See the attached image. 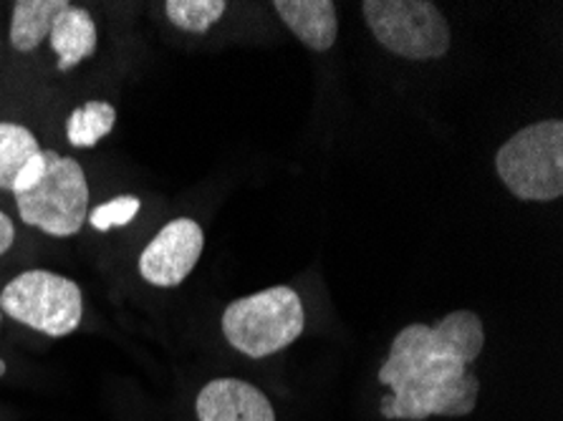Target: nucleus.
<instances>
[{
  "label": "nucleus",
  "mask_w": 563,
  "mask_h": 421,
  "mask_svg": "<svg viewBox=\"0 0 563 421\" xmlns=\"http://www.w3.org/2000/svg\"><path fill=\"white\" fill-rule=\"evenodd\" d=\"M225 11V0H167L165 3L167 21L187 33H208Z\"/></svg>",
  "instance_id": "4468645a"
},
{
  "label": "nucleus",
  "mask_w": 563,
  "mask_h": 421,
  "mask_svg": "<svg viewBox=\"0 0 563 421\" xmlns=\"http://www.w3.org/2000/svg\"><path fill=\"white\" fill-rule=\"evenodd\" d=\"M0 313L48 339H66L84 321L79 282L54 270H23L0 290Z\"/></svg>",
  "instance_id": "39448f33"
},
{
  "label": "nucleus",
  "mask_w": 563,
  "mask_h": 421,
  "mask_svg": "<svg viewBox=\"0 0 563 421\" xmlns=\"http://www.w3.org/2000/svg\"><path fill=\"white\" fill-rule=\"evenodd\" d=\"M0 318H3V313H0Z\"/></svg>",
  "instance_id": "6ab92c4d"
},
{
  "label": "nucleus",
  "mask_w": 563,
  "mask_h": 421,
  "mask_svg": "<svg viewBox=\"0 0 563 421\" xmlns=\"http://www.w3.org/2000/svg\"><path fill=\"white\" fill-rule=\"evenodd\" d=\"M3 376H5V361L0 358V379H3Z\"/></svg>",
  "instance_id": "a211bd4d"
},
{
  "label": "nucleus",
  "mask_w": 563,
  "mask_h": 421,
  "mask_svg": "<svg viewBox=\"0 0 563 421\" xmlns=\"http://www.w3.org/2000/svg\"><path fill=\"white\" fill-rule=\"evenodd\" d=\"M15 243V225L8 214L0 210V257H3L8 251H11Z\"/></svg>",
  "instance_id": "f3484780"
},
{
  "label": "nucleus",
  "mask_w": 563,
  "mask_h": 421,
  "mask_svg": "<svg viewBox=\"0 0 563 421\" xmlns=\"http://www.w3.org/2000/svg\"><path fill=\"white\" fill-rule=\"evenodd\" d=\"M198 421H276L271 401L261 389L241 379H212L195 401Z\"/></svg>",
  "instance_id": "6e6552de"
},
{
  "label": "nucleus",
  "mask_w": 563,
  "mask_h": 421,
  "mask_svg": "<svg viewBox=\"0 0 563 421\" xmlns=\"http://www.w3.org/2000/svg\"><path fill=\"white\" fill-rule=\"evenodd\" d=\"M25 225L51 237H74L89 218V179L74 157L44 149V175L31 190L13 195Z\"/></svg>",
  "instance_id": "20e7f679"
},
{
  "label": "nucleus",
  "mask_w": 563,
  "mask_h": 421,
  "mask_svg": "<svg viewBox=\"0 0 563 421\" xmlns=\"http://www.w3.org/2000/svg\"><path fill=\"white\" fill-rule=\"evenodd\" d=\"M51 51L56 54V68L62 74L74 71L76 66L87 62L99 48V29L87 8L68 5L56 15L48 33Z\"/></svg>",
  "instance_id": "1a4fd4ad"
},
{
  "label": "nucleus",
  "mask_w": 563,
  "mask_h": 421,
  "mask_svg": "<svg viewBox=\"0 0 563 421\" xmlns=\"http://www.w3.org/2000/svg\"><path fill=\"white\" fill-rule=\"evenodd\" d=\"M142 200L136 195H119L109 202H101L99 208L89 210L87 222L97 232H112L117 228L130 225V222L140 214Z\"/></svg>",
  "instance_id": "2eb2a0df"
},
{
  "label": "nucleus",
  "mask_w": 563,
  "mask_h": 421,
  "mask_svg": "<svg viewBox=\"0 0 563 421\" xmlns=\"http://www.w3.org/2000/svg\"><path fill=\"white\" fill-rule=\"evenodd\" d=\"M364 21L382 48L407 62H434L450 51V25L430 0H366Z\"/></svg>",
  "instance_id": "423d86ee"
},
{
  "label": "nucleus",
  "mask_w": 563,
  "mask_h": 421,
  "mask_svg": "<svg viewBox=\"0 0 563 421\" xmlns=\"http://www.w3.org/2000/svg\"><path fill=\"white\" fill-rule=\"evenodd\" d=\"M306 329L303 300L288 286L238 298L223 311L225 341L249 358H266L291 346Z\"/></svg>",
  "instance_id": "f03ea898"
},
{
  "label": "nucleus",
  "mask_w": 563,
  "mask_h": 421,
  "mask_svg": "<svg viewBox=\"0 0 563 421\" xmlns=\"http://www.w3.org/2000/svg\"><path fill=\"white\" fill-rule=\"evenodd\" d=\"M485 348V325L473 311H452L438 325L412 323L391 341L379 368L382 417L424 421L473 414L481 381L471 364Z\"/></svg>",
  "instance_id": "f257e3e1"
},
{
  "label": "nucleus",
  "mask_w": 563,
  "mask_h": 421,
  "mask_svg": "<svg viewBox=\"0 0 563 421\" xmlns=\"http://www.w3.org/2000/svg\"><path fill=\"white\" fill-rule=\"evenodd\" d=\"M117 109L109 101H87L66 119V140L76 149H93L114 132Z\"/></svg>",
  "instance_id": "f8f14e48"
},
{
  "label": "nucleus",
  "mask_w": 563,
  "mask_h": 421,
  "mask_svg": "<svg viewBox=\"0 0 563 421\" xmlns=\"http://www.w3.org/2000/svg\"><path fill=\"white\" fill-rule=\"evenodd\" d=\"M506 190L523 202H553L563 195V122L543 119L518 129L496 154Z\"/></svg>",
  "instance_id": "7ed1b4c3"
},
{
  "label": "nucleus",
  "mask_w": 563,
  "mask_h": 421,
  "mask_svg": "<svg viewBox=\"0 0 563 421\" xmlns=\"http://www.w3.org/2000/svg\"><path fill=\"white\" fill-rule=\"evenodd\" d=\"M68 5H71L68 0H19L13 3L11 31H8L11 46L19 54H33L44 38H48L56 15Z\"/></svg>",
  "instance_id": "9b49d317"
},
{
  "label": "nucleus",
  "mask_w": 563,
  "mask_h": 421,
  "mask_svg": "<svg viewBox=\"0 0 563 421\" xmlns=\"http://www.w3.org/2000/svg\"><path fill=\"white\" fill-rule=\"evenodd\" d=\"M278 19L311 51H329L339 36V15L331 0H276Z\"/></svg>",
  "instance_id": "9d476101"
},
{
  "label": "nucleus",
  "mask_w": 563,
  "mask_h": 421,
  "mask_svg": "<svg viewBox=\"0 0 563 421\" xmlns=\"http://www.w3.org/2000/svg\"><path fill=\"white\" fill-rule=\"evenodd\" d=\"M205 251V230L192 218H175L140 253V275L155 288H177L190 278Z\"/></svg>",
  "instance_id": "0eeeda50"
},
{
  "label": "nucleus",
  "mask_w": 563,
  "mask_h": 421,
  "mask_svg": "<svg viewBox=\"0 0 563 421\" xmlns=\"http://www.w3.org/2000/svg\"><path fill=\"white\" fill-rule=\"evenodd\" d=\"M41 144L29 126L0 122V190L13 192L15 177L29 162L41 154Z\"/></svg>",
  "instance_id": "ddd939ff"
},
{
  "label": "nucleus",
  "mask_w": 563,
  "mask_h": 421,
  "mask_svg": "<svg viewBox=\"0 0 563 421\" xmlns=\"http://www.w3.org/2000/svg\"><path fill=\"white\" fill-rule=\"evenodd\" d=\"M41 175H44V149H41V154H36V157H33L29 165L21 169V175L15 177V185H13V192L11 195H19V192L31 190V187L41 179Z\"/></svg>",
  "instance_id": "dca6fc26"
}]
</instances>
